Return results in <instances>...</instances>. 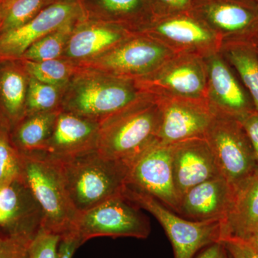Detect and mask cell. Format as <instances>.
Segmentation results:
<instances>
[{
    "label": "cell",
    "instance_id": "6da1fadb",
    "mask_svg": "<svg viewBox=\"0 0 258 258\" xmlns=\"http://www.w3.org/2000/svg\"><path fill=\"white\" fill-rule=\"evenodd\" d=\"M161 111L157 96L144 93L132 104L101 123L96 151L129 167L159 142Z\"/></svg>",
    "mask_w": 258,
    "mask_h": 258
},
{
    "label": "cell",
    "instance_id": "7a4b0ae2",
    "mask_svg": "<svg viewBox=\"0 0 258 258\" xmlns=\"http://www.w3.org/2000/svg\"><path fill=\"white\" fill-rule=\"evenodd\" d=\"M52 158V157H51ZM70 200L79 213L123 195L130 167L102 157L96 150L67 159H54Z\"/></svg>",
    "mask_w": 258,
    "mask_h": 258
},
{
    "label": "cell",
    "instance_id": "3957f363",
    "mask_svg": "<svg viewBox=\"0 0 258 258\" xmlns=\"http://www.w3.org/2000/svg\"><path fill=\"white\" fill-rule=\"evenodd\" d=\"M144 93L133 80L81 67L64 88L61 110L101 123Z\"/></svg>",
    "mask_w": 258,
    "mask_h": 258
},
{
    "label": "cell",
    "instance_id": "277c9868",
    "mask_svg": "<svg viewBox=\"0 0 258 258\" xmlns=\"http://www.w3.org/2000/svg\"><path fill=\"white\" fill-rule=\"evenodd\" d=\"M21 166L20 178L41 210L42 228L60 237L72 233L79 213L70 200L57 162L35 152L21 154Z\"/></svg>",
    "mask_w": 258,
    "mask_h": 258
},
{
    "label": "cell",
    "instance_id": "5b68a950",
    "mask_svg": "<svg viewBox=\"0 0 258 258\" xmlns=\"http://www.w3.org/2000/svg\"><path fill=\"white\" fill-rule=\"evenodd\" d=\"M123 195L159 221L169 237L174 258H194L200 250L221 239V221H193L176 215L150 195L126 184Z\"/></svg>",
    "mask_w": 258,
    "mask_h": 258
},
{
    "label": "cell",
    "instance_id": "8992f818",
    "mask_svg": "<svg viewBox=\"0 0 258 258\" xmlns=\"http://www.w3.org/2000/svg\"><path fill=\"white\" fill-rule=\"evenodd\" d=\"M175 54L152 37L134 32L103 55L77 64L115 77L135 81L152 74Z\"/></svg>",
    "mask_w": 258,
    "mask_h": 258
},
{
    "label": "cell",
    "instance_id": "52a82bcc",
    "mask_svg": "<svg viewBox=\"0 0 258 258\" xmlns=\"http://www.w3.org/2000/svg\"><path fill=\"white\" fill-rule=\"evenodd\" d=\"M140 209L124 195H118L79 213L71 234L82 244L98 237L147 238L150 223Z\"/></svg>",
    "mask_w": 258,
    "mask_h": 258
},
{
    "label": "cell",
    "instance_id": "ba28073f",
    "mask_svg": "<svg viewBox=\"0 0 258 258\" xmlns=\"http://www.w3.org/2000/svg\"><path fill=\"white\" fill-rule=\"evenodd\" d=\"M205 139L222 175L235 191L257 172L252 144L238 120L215 115Z\"/></svg>",
    "mask_w": 258,
    "mask_h": 258
},
{
    "label": "cell",
    "instance_id": "9c48e42d",
    "mask_svg": "<svg viewBox=\"0 0 258 258\" xmlns=\"http://www.w3.org/2000/svg\"><path fill=\"white\" fill-rule=\"evenodd\" d=\"M134 81L142 92L157 97L206 99L207 70L203 56L175 54L152 74Z\"/></svg>",
    "mask_w": 258,
    "mask_h": 258
},
{
    "label": "cell",
    "instance_id": "30bf717a",
    "mask_svg": "<svg viewBox=\"0 0 258 258\" xmlns=\"http://www.w3.org/2000/svg\"><path fill=\"white\" fill-rule=\"evenodd\" d=\"M190 13L202 20L222 42L258 41L255 0H196Z\"/></svg>",
    "mask_w": 258,
    "mask_h": 258
},
{
    "label": "cell",
    "instance_id": "8fae6325",
    "mask_svg": "<svg viewBox=\"0 0 258 258\" xmlns=\"http://www.w3.org/2000/svg\"><path fill=\"white\" fill-rule=\"evenodd\" d=\"M84 19L79 0L54 2L28 23L0 33V59H20L25 51L42 37Z\"/></svg>",
    "mask_w": 258,
    "mask_h": 258
},
{
    "label": "cell",
    "instance_id": "7c38bea8",
    "mask_svg": "<svg viewBox=\"0 0 258 258\" xmlns=\"http://www.w3.org/2000/svg\"><path fill=\"white\" fill-rule=\"evenodd\" d=\"M142 33L160 42L176 54L205 56L220 51L216 34L191 13L154 18Z\"/></svg>",
    "mask_w": 258,
    "mask_h": 258
},
{
    "label": "cell",
    "instance_id": "4fadbf2b",
    "mask_svg": "<svg viewBox=\"0 0 258 258\" xmlns=\"http://www.w3.org/2000/svg\"><path fill=\"white\" fill-rule=\"evenodd\" d=\"M204 59L207 70L206 100L214 114L240 121L256 111L247 90L220 51Z\"/></svg>",
    "mask_w": 258,
    "mask_h": 258
},
{
    "label": "cell",
    "instance_id": "5bb4252c",
    "mask_svg": "<svg viewBox=\"0 0 258 258\" xmlns=\"http://www.w3.org/2000/svg\"><path fill=\"white\" fill-rule=\"evenodd\" d=\"M172 145L153 144L132 164L127 184L148 194L179 212L180 199L174 185Z\"/></svg>",
    "mask_w": 258,
    "mask_h": 258
},
{
    "label": "cell",
    "instance_id": "9a60e30c",
    "mask_svg": "<svg viewBox=\"0 0 258 258\" xmlns=\"http://www.w3.org/2000/svg\"><path fill=\"white\" fill-rule=\"evenodd\" d=\"M157 98L161 111L159 143L173 145L189 139L205 138L215 117L206 99Z\"/></svg>",
    "mask_w": 258,
    "mask_h": 258
},
{
    "label": "cell",
    "instance_id": "2e32d148",
    "mask_svg": "<svg viewBox=\"0 0 258 258\" xmlns=\"http://www.w3.org/2000/svg\"><path fill=\"white\" fill-rule=\"evenodd\" d=\"M42 220L40 207L21 178L0 185V240L17 236L34 238Z\"/></svg>",
    "mask_w": 258,
    "mask_h": 258
},
{
    "label": "cell",
    "instance_id": "e0dca14e",
    "mask_svg": "<svg viewBox=\"0 0 258 258\" xmlns=\"http://www.w3.org/2000/svg\"><path fill=\"white\" fill-rule=\"evenodd\" d=\"M171 153L174 185L180 201L194 186L222 176L205 138L189 139L173 144Z\"/></svg>",
    "mask_w": 258,
    "mask_h": 258
},
{
    "label": "cell",
    "instance_id": "ac0fdd59",
    "mask_svg": "<svg viewBox=\"0 0 258 258\" xmlns=\"http://www.w3.org/2000/svg\"><path fill=\"white\" fill-rule=\"evenodd\" d=\"M101 123L61 110L42 151L54 159H67L96 150Z\"/></svg>",
    "mask_w": 258,
    "mask_h": 258
},
{
    "label": "cell",
    "instance_id": "d6986e66",
    "mask_svg": "<svg viewBox=\"0 0 258 258\" xmlns=\"http://www.w3.org/2000/svg\"><path fill=\"white\" fill-rule=\"evenodd\" d=\"M133 33L115 24L84 19L75 27L61 58L76 64L93 60Z\"/></svg>",
    "mask_w": 258,
    "mask_h": 258
},
{
    "label": "cell",
    "instance_id": "ffe728a7",
    "mask_svg": "<svg viewBox=\"0 0 258 258\" xmlns=\"http://www.w3.org/2000/svg\"><path fill=\"white\" fill-rule=\"evenodd\" d=\"M235 190L224 176L191 188L180 201L178 214L193 221H223L230 212Z\"/></svg>",
    "mask_w": 258,
    "mask_h": 258
},
{
    "label": "cell",
    "instance_id": "44dd1931",
    "mask_svg": "<svg viewBox=\"0 0 258 258\" xmlns=\"http://www.w3.org/2000/svg\"><path fill=\"white\" fill-rule=\"evenodd\" d=\"M86 20L115 24L142 32L154 15L149 0H79Z\"/></svg>",
    "mask_w": 258,
    "mask_h": 258
},
{
    "label": "cell",
    "instance_id": "7402d4cb",
    "mask_svg": "<svg viewBox=\"0 0 258 258\" xmlns=\"http://www.w3.org/2000/svg\"><path fill=\"white\" fill-rule=\"evenodd\" d=\"M29 78L20 59H0V125L9 131L25 115Z\"/></svg>",
    "mask_w": 258,
    "mask_h": 258
},
{
    "label": "cell",
    "instance_id": "603a6c76",
    "mask_svg": "<svg viewBox=\"0 0 258 258\" xmlns=\"http://www.w3.org/2000/svg\"><path fill=\"white\" fill-rule=\"evenodd\" d=\"M221 239L250 240L258 232V171L235 191L230 212L221 222Z\"/></svg>",
    "mask_w": 258,
    "mask_h": 258
},
{
    "label": "cell",
    "instance_id": "cb8c5ba5",
    "mask_svg": "<svg viewBox=\"0 0 258 258\" xmlns=\"http://www.w3.org/2000/svg\"><path fill=\"white\" fill-rule=\"evenodd\" d=\"M60 111L25 115L10 130V139L17 150L21 154L42 152Z\"/></svg>",
    "mask_w": 258,
    "mask_h": 258
},
{
    "label": "cell",
    "instance_id": "d4e9b609",
    "mask_svg": "<svg viewBox=\"0 0 258 258\" xmlns=\"http://www.w3.org/2000/svg\"><path fill=\"white\" fill-rule=\"evenodd\" d=\"M257 42H222L220 53L235 71L258 111Z\"/></svg>",
    "mask_w": 258,
    "mask_h": 258
},
{
    "label": "cell",
    "instance_id": "484cf974",
    "mask_svg": "<svg viewBox=\"0 0 258 258\" xmlns=\"http://www.w3.org/2000/svg\"><path fill=\"white\" fill-rule=\"evenodd\" d=\"M20 60L29 76L40 82L59 87H66L81 68L63 58L45 61Z\"/></svg>",
    "mask_w": 258,
    "mask_h": 258
},
{
    "label": "cell",
    "instance_id": "4316f807",
    "mask_svg": "<svg viewBox=\"0 0 258 258\" xmlns=\"http://www.w3.org/2000/svg\"><path fill=\"white\" fill-rule=\"evenodd\" d=\"M71 23L50 32L32 44L22 56V60L45 61L61 58L75 27Z\"/></svg>",
    "mask_w": 258,
    "mask_h": 258
},
{
    "label": "cell",
    "instance_id": "83f0119b",
    "mask_svg": "<svg viewBox=\"0 0 258 258\" xmlns=\"http://www.w3.org/2000/svg\"><path fill=\"white\" fill-rule=\"evenodd\" d=\"M29 77L25 115L61 110L64 87L47 84Z\"/></svg>",
    "mask_w": 258,
    "mask_h": 258
},
{
    "label": "cell",
    "instance_id": "f1b7e54d",
    "mask_svg": "<svg viewBox=\"0 0 258 258\" xmlns=\"http://www.w3.org/2000/svg\"><path fill=\"white\" fill-rule=\"evenodd\" d=\"M52 0H13L8 4L0 5L2 14L0 33L18 28L28 23Z\"/></svg>",
    "mask_w": 258,
    "mask_h": 258
},
{
    "label": "cell",
    "instance_id": "f546056e",
    "mask_svg": "<svg viewBox=\"0 0 258 258\" xmlns=\"http://www.w3.org/2000/svg\"><path fill=\"white\" fill-rule=\"evenodd\" d=\"M21 154L12 143L10 131L0 125V185L21 176Z\"/></svg>",
    "mask_w": 258,
    "mask_h": 258
},
{
    "label": "cell",
    "instance_id": "4dcf8cb0",
    "mask_svg": "<svg viewBox=\"0 0 258 258\" xmlns=\"http://www.w3.org/2000/svg\"><path fill=\"white\" fill-rule=\"evenodd\" d=\"M60 240V236L45 229H40L31 241L28 258H57Z\"/></svg>",
    "mask_w": 258,
    "mask_h": 258
},
{
    "label": "cell",
    "instance_id": "1f68e13d",
    "mask_svg": "<svg viewBox=\"0 0 258 258\" xmlns=\"http://www.w3.org/2000/svg\"><path fill=\"white\" fill-rule=\"evenodd\" d=\"M196 0H149L154 18L189 13Z\"/></svg>",
    "mask_w": 258,
    "mask_h": 258
},
{
    "label": "cell",
    "instance_id": "d6a6232c",
    "mask_svg": "<svg viewBox=\"0 0 258 258\" xmlns=\"http://www.w3.org/2000/svg\"><path fill=\"white\" fill-rule=\"evenodd\" d=\"M32 239L17 236L0 240V258H28Z\"/></svg>",
    "mask_w": 258,
    "mask_h": 258
},
{
    "label": "cell",
    "instance_id": "836d02e7",
    "mask_svg": "<svg viewBox=\"0 0 258 258\" xmlns=\"http://www.w3.org/2000/svg\"><path fill=\"white\" fill-rule=\"evenodd\" d=\"M221 242L231 258H258V249L250 241L228 237Z\"/></svg>",
    "mask_w": 258,
    "mask_h": 258
},
{
    "label": "cell",
    "instance_id": "e575fe53",
    "mask_svg": "<svg viewBox=\"0 0 258 258\" xmlns=\"http://www.w3.org/2000/svg\"><path fill=\"white\" fill-rule=\"evenodd\" d=\"M248 136L253 149L254 157L258 166V111H254L240 120Z\"/></svg>",
    "mask_w": 258,
    "mask_h": 258
},
{
    "label": "cell",
    "instance_id": "d590c367",
    "mask_svg": "<svg viewBox=\"0 0 258 258\" xmlns=\"http://www.w3.org/2000/svg\"><path fill=\"white\" fill-rule=\"evenodd\" d=\"M81 245V241L74 234L62 236L57 247V258H73L76 249Z\"/></svg>",
    "mask_w": 258,
    "mask_h": 258
},
{
    "label": "cell",
    "instance_id": "8d00e7d4",
    "mask_svg": "<svg viewBox=\"0 0 258 258\" xmlns=\"http://www.w3.org/2000/svg\"><path fill=\"white\" fill-rule=\"evenodd\" d=\"M196 258H231L222 242L210 244L202 249Z\"/></svg>",
    "mask_w": 258,
    "mask_h": 258
},
{
    "label": "cell",
    "instance_id": "74e56055",
    "mask_svg": "<svg viewBox=\"0 0 258 258\" xmlns=\"http://www.w3.org/2000/svg\"><path fill=\"white\" fill-rule=\"evenodd\" d=\"M249 241H250V242H252V243L258 249V232L253 237H252V239H251Z\"/></svg>",
    "mask_w": 258,
    "mask_h": 258
},
{
    "label": "cell",
    "instance_id": "f35d334b",
    "mask_svg": "<svg viewBox=\"0 0 258 258\" xmlns=\"http://www.w3.org/2000/svg\"><path fill=\"white\" fill-rule=\"evenodd\" d=\"M11 1H13V0H0V5L8 4V3H10Z\"/></svg>",
    "mask_w": 258,
    "mask_h": 258
},
{
    "label": "cell",
    "instance_id": "ab89813d",
    "mask_svg": "<svg viewBox=\"0 0 258 258\" xmlns=\"http://www.w3.org/2000/svg\"><path fill=\"white\" fill-rule=\"evenodd\" d=\"M1 20H2V14H1V12H0V25H1Z\"/></svg>",
    "mask_w": 258,
    "mask_h": 258
},
{
    "label": "cell",
    "instance_id": "60d3db41",
    "mask_svg": "<svg viewBox=\"0 0 258 258\" xmlns=\"http://www.w3.org/2000/svg\"><path fill=\"white\" fill-rule=\"evenodd\" d=\"M56 1H58V0H52V2H53V3H54V2H56Z\"/></svg>",
    "mask_w": 258,
    "mask_h": 258
},
{
    "label": "cell",
    "instance_id": "b9f144b4",
    "mask_svg": "<svg viewBox=\"0 0 258 258\" xmlns=\"http://www.w3.org/2000/svg\"><path fill=\"white\" fill-rule=\"evenodd\" d=\"M255 2H256V3H257V5H258V0H255Z\"/></svg>",
    "mask_w": 258,
    "mask_h": 258
},
{
    "label": "cell",
    "instance_id": "7bdbcfd3",
    "mask_svg": "<svg viewBox=\"0 0 258 258\" xmlns=\"http://www.w3.org/2000/svg\"><path fill=\"white\" fill-rule=\"evenodd\" d=\"M257 47H258V42H257Z\"/></svg>",
    "mask_w": 258,
    "mask_h": 258
}]
</instances>
